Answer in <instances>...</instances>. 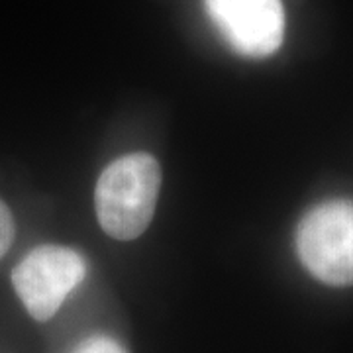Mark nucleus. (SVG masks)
I'll use <instances>...</instances> for the list:
<instances>
[{
    "label": "nucleus",
    "instance_id": "6",
    "mask_svg": "<svg viewBox=\"0 0 353 353\" xmlns=\"http://www.w3.org/2000/svg\"><path fill=\"white\" fill-rule=\"evenodd\" d=\"M14 234H16V226H14L12 212L4 202L0 201V259L10 250Z\"/></svg>",
    "mask_w": 353,
    "mask_h": 353
},
{
    "label": "nucleus",
    "instance_id": "3",
    "mask_svg": "<svg viewBox=\"0 0 353 353\" xmlns=\"http://www.w3.org/2000/svg\"><path fill=\"white\" fill-rule=\"evenodd\" d=\"M85 275L87 263L75 250L39 245L14 267L12 285L28 314L38 322H48Z\"/></svg>",
    "mask_w": 353,
    "mask_h": 353
},
{
    "label": "nucleus",
    "instance_id": "4",
    "mask_svg": "<svg viewBox=\"0 0 353 353\" xmlns=\"http://www.w3.org/2000/svg\"><path fill=\"white\" fill-rule=\"evenodd\" d=\"M226 43L241 57L263 59L281 48L285 12L281 0H204Z\"/></svg>",
    "mask_w": 353,
    "mask_h": 353
},
{
    "label": "nucleus",
    "instance_id": "1",
    "mask_svg": "<svg viewBox=\"0 0 353 353\" xmlns=\"http://www.w3.org/2000/svg\"><path fill=\"white\" fill-rule=\"evenodd\" d=\"M161 167L150 153H130L102 171L94 190L101 228L114 240H136L152 222Z\"/></svg>",
    "mask_w": 353,
    "mask_h": 353
},
{
    "label": "nucleus",
    "instance_id": "5",
    "mask_svg": "<svg viewBox=\"0 0 353 353\" xmlns=\"http://www.w3.org/2000/svg\"><path fill=\"white\" fill-rule=\"evenodd\" d=\"M73 353H128L126 347L116 341L110 336H102V334H97V336H90L87 340H83L75 347Z\"/></svg>",
    "mask_w": 353,
    "mask_h": 353
},
{
    "label": "nucleus",
    "instance_id": "2",
    "mask_svg": "<svg viewBox=\"0 0 353 353\" xmlns=\"http://www.w3.org/2000/svg\"><path fill=\"white\" fill-rule=\"evenodd\" d=\"M296 253L320 283L353 285V201H328L308 210L296 228Z\"/></svg>",
    "mask_w": 353,
    "mask_h": 353
}]
</instances>
